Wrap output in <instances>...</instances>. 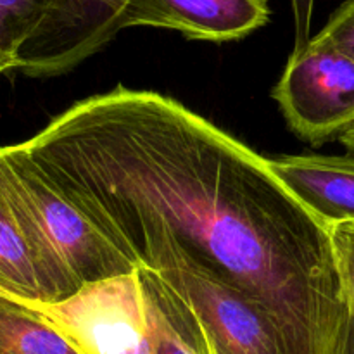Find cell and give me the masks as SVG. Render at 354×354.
Segmentation results:
<instances>
[{"label": "cell", "mask_w": 354, "mask_h": 354, "mask_svg": "<svg viewBox=\"0 0 354 354\" xmlns=\"http://www.w3.org/2000/svg\"><path fill=\"white\" fill-rule=\"evenodd\" d=\"M124 0H59L47 19L21 47L14 71L33 78L75 69L106 47Z\"/></svg>", "instance_id": "6"}, {"label": "cell", "mask_w": 354, "mask_h": 354, "mask_svg": "<svg viewBox=\"0 0 354 354\" xmlns=\"http://www.w3.org/2000/svg\"><path fill=\"white\" fill-rule=\"evenodd\" d=\"M318 37L354 61V0H346L332 14Z\"/></svg>", "instance_id": "14"}, {"label": "cell", "mask_w": 354, "mask_h": 354, "mask_svg": "<svg viewBox=\"0 0 354 354\" xmlns=\"http://www.w3.org/2000/svg\"><path fill=\"white\" fill-rule=\"evenodd\" d=\"M0 354H85L48 318L0 296Z\"/></svg>", "instance_id": "10"}, {"label": "cell", "mask_w": 354, "mask_h": 354, "mask_svg": "<svg viewBox=\"0 0 354 354\" xmlns=\"http://www.w3.org/2000/svg\"><path fill=\"white\" fill-rule=\"evenodd\" d=\"M330 241L346 296L354 306V223L330 227Z\"/></svg>", "instance_id": "13"}, {"label": "cell", "mask_w": 354, "mask_h": 354, "mask_svg": "<svg viewBox=\"0 0 354 354\" xmlns=\"http://www.w3.org/2000/svg\"><path fill=\"white\" fill-rule=\"evenodd\" d=\"M0 296H2V297H3V294H2V292H0Z\"/></svg>", "instance_id": "18"}, {"label": "cell", "mask_w": 354, "mask_h": 354, "mask_svg": "<svg viewBox=\"0 0 354 354\" xmlns=\"http://www.w3.org/2000/svg\"><path fill=\"white\" fill-rule=\"evenodd\" d=\"M273 99L301 140L322 145L339 138L354 124V61L317 35L292 52Z\"/></svg>", "instance_id": "4"}, {"label": "cell", "mask_w": 354, "mask_h": 354, "mask_svg": "<svg viewBox=\"0 0 354 354\" xmlns=\"http://www.w3.org/2000/svg\"><path fill=\"white\" fill-rule=\"evenodd\" d=\"M270 19L266 0H124L114 33L130 26L175 30L194 40L230 41Z\"/></svg>", "instance_id": "7"}, {"label": "cell", "mask_w": 354, "mask_h": 354, "mask_svg": "<svg viewBox=\"0 0 354 354\" xmlns=\"http://www.w3.org/2000/svg\"><path fill=\"white\" fill-rule=\"evenodd\" d=\"M0 199L37 258L50 304L73 296L83 286L137 270L47 182L21 144L0 147Z\"/></svg>", "instance_id": "2"}, {"label": "cell", "mask_w": 354, "mask_h": 354, "mask_svg": "<svg viewBox=\"0 0 354 354\" xmlns=\"http://www.w3.org/2000/svg\"><path fill=\"white\" fill-rule=\"evenodd\" d=\"M137 268L175 254L268 310L287 354H334L349 317L330 228L263 158L171 97L116 86L23 142Z\"/></svg>", "instance_id": "1"}, {"label": "cell", "mask_w": 354, "mask_h": 354, "mask_svg": "<svg viewBox=\"0 0 354 354\" xmlns=\"http://www.w3.org/2000/svg\"><path fill=\"white\" fill-rule=\"evenodd\" d=\"M337 140L348 149L349 154H354V124H351L346 131H342V133L339 135Z\"/></svg>", "instance_id": "17"}, {"label": "cell", "mask_w": 354, "mask_h": 354, "mask_svg": "<svg viewBox=\"0 0 354 354\" xmlns=\"http://www.w3.org/2000/svg\"><path fill=\"white\" fill-rule=\"evenodd\" d=\"M59 0H0V75L14 71L21 47Z\"/></svg>", "instance_id": "11"}, {"label": "cell", "mask_w": 354, "mask_h": 354, "mask_svg": "<svg viewBox=\"0 0 354 354\" xmlns=\"http://www.w3.org/2000/svg\"><path fill=\"white\" fill-rule=\"evenodd\" d=\"M151 272L189 304L213 354H287L268 310L239 287L175 254L159 259Z\"/></svg>", "instance_id": "3"}, {"label": "cell", "mask_w": 354, "mask_h": 354, "mask_svg": "<svg viewBox=\"0 0 354 354\" xmlns=\"http://www.w3.org/2000/svg\"><path fill=\"white\" fill-rule=\"evenodd\" d=\"M145 304H147L149 325H151L154 354H213L211 346L209 349H199L190 344V342H187L185 339H182V335L168 324L165 315L161 313V310L156 306V303L151 297L145 296Z\"/></svg>", "instance_id": "12"}, {"label": "cell", "mask_w": 354, "mask_h": 354, "mask_svg": "<svg viewBox=\"0 0 354 354\" xmlns=\"http://www.w3.org/2000/svg\"><path fill=\"white\" fill-rule=\"evenodd\" d=\"M270 166L328 228L354 223V154L279 156L270 159Z\"/></svg>", "instance_id": "8"}, {"label": "cell", "mask_w": 354, "mask_h": 354, "mask_svg": "<svg viewBox=\"0 0 354 354\" xmlns=\"http://www.w3.org/2000/svg\"><path fill=\"white\" fill-rule=\"evenodd\" d=\"M315 0H292L294 19H296V47L294 50L306 47L310 38L311 14H313Z\"/></svg>", "instance_id": "15"}, {"label": "cell", "mask_w": 354, "mask_h": 354, "mask_svg": "<svg viewBox=\"0 0 354 354\" xmlns=\"http://www.w3.org/2000/svg\"><path fill=\"white\" fill-rule=\"evenodd\" d=\"M349 303V301H348ZM334 354H354V306L349 303V317Z\"/></svg>", "instance_id": "16"}, {"label": "cell", "mask_w": 354, "mask_h": 354, "mask_svg": "<svg viewBox=\"0 0 354 354\" xmlns=\"http://www.w3.org/2000/svg\"><path fill=\"white\" fill-rule=\"evenodd\" d=\"M85 354H154L138 268L83 286L54 304H28Z\"/></svg>", "instance_id": "5"}, {"label": "cell", "mask_w": 354, "mask_h": 354, "mask_svg": "<svg viewBox=\"0 0 354 354\" xmlns=\"http://www.w3.org/2000/svg\"><path fill=\"white\" fill-rule=\"evenodd\" d=\"M0 292L23 304H50L37 258L0 199Z\"/></svg>", "instance_id": "9"}]
</instances>
